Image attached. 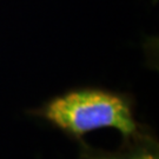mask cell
<instances>
[{"instance_id": "obj_1", "label": "cell", "mask_w": 159, "mask_h": 159, "mask_svg": "<svg viewBox=\"0 0 159 159\" xmlns=\"http://www.w3.org/2000/svg\"><path fill=\"white\" fill-rule=\"evenodd\" d=\"M27 114L46 121L74 142L99 129L117 130L124 138L148 126L136 118L132 94L93 86L68 90L29 110Z\"/></svg>"}, {"instance_id": "obj_2", "label": "cell", "mask_w": 159, "mask_h": 159, "mask_svg": "<svg viewBox=\"0 0 159 159\" xmlns=\"http://www.w3.org/2000/svg\"><path fill=\"white\" fill-rule=\"evenodd\" d=\"M75 143L78 144L77 159H159L158 136L150 126L121 138L119 148L116 150L94 148L84 138Z\"/></svg>"}]
</instances>
